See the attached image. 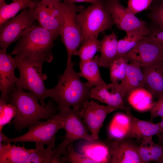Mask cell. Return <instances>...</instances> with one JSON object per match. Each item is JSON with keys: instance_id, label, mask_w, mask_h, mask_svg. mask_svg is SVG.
<instances>
[{"instance_id": "24", "label": "cell", "mask_w": 163, "mask_h": 163, "mask_svg": "<svg viewBox=\"0 0 163 163\" xmlns=\"http://www.w3.org/2000/svg\"><path fill=\"white\" fill-rule=\"evenodd\" d=\"M151 93L145 88H139L132 91L127 97V101L132 107L140 112L150 110L154 102Z\"/></svg>"}, {"instance_id": "3", "label": "cell", "mask_w": 163, "mask_h": 163, "mask_svg": "<svg viewBox=\"0 0 163 163\" xmlns=\"http://www.w3.org/2000/svg\"><path fill=\"white\" fill-rule=\"evenodd\" d=\"M57 37L39 25L34 24L18 40L10 54L17 59L50 63L53 59L54 41Z\"/></svg>"}, {"instance_id": "41", "label": "cell", "mask_w": 163, "mask_h": 163, "mask_svg": "<svg viewBox=\"0 0 163 163\" xmlns=\"http://www.w3.org/2000/svg\"><path fill=\"white\" fill-rule=\"evenodd\" d=\"M64 0H41L43 3H46L48 4H52L57 2H61V1Z\"/></svg>"}, {"instance_id": "33", "label": "cell", "mask_w": 163, "mask_h": 163, "mask_svg": "<svg viewBox=\"0 0 163 163\" xmlns=\"http://www.w3.org/2000/svg\"><path fill=\"white\" fill-rule=\"evenodd\" d=\"M63 155L62 157L63 163H95L84 154L76 152L74 149L72 143L69 144Z\"/></svg>"}, {"instance_id": "21", "label": "cell", "mask_w": 163, "mask_h": 163, "mask_svg": "<svg viewBox=\"0 0 163 163\" xmlns=\"http://www.w3.org/2000/svg\"><path fill=\"white\" fill-rule=\"evenodd\" d=\"M118 41L114 31L110 34L104 35L100 41L99 67L109 68L112 62L117 58Z\"/></svg>"}, {"instance_id": "43", "label": "cell", "mask_w": 163, "mask_h": 163, "mask_svg": "<svg viewBox=\"0 0 163 163\" xmlns=\"http://www.w3.org/2000/svg\"><path fill=\"white\" fill-rule=\"evenodd\" d=\"M161 121L159 122V125L161 128V136H163V117H161Z\"/></svg>"}, {"instance_id": "15", "label": "cell", "mask_w": 163, "mask_h": 163, "mask_svg": "<svg viewBox=\"0 0 163 163\" xmlns=\"http://www.w3.org/2000/svg\"><path fill=\"white\" fill-rule=\"evenodd\" d=\"M110 163H142L137 150V146L130 139H117L108 138Z\"/></svg>"}, {"instance_id": "14", "label": "cell", "mask_w": 163, "mask_h": 163, "mask_svg": "<svg viewBox=\"0 0 163 163\" xmlns=\"http://www.w3.org/2000/svg\"><path fill=\"white\" fill-rule=\"evenodd\" d=\"M16 58L8 53L6 50H0V99L7 102L14 85L18 79L14 74L17 68Z\"/></svg>"}, {"instance_id": "45", "label": "cell", "mask_w": 163, "mask_h": 163, "mask_svg": "<svg viewBox=\"0 0 163 163\" xmlns=\"http://www.w3.org/2000/svg\"><path fill=\"white\" fill-rule=\"evenodd\" d=\"M13 1H15V0H12Z\"/></svg>"}, {"instance_id": "27", "label": "cell", "mask_w": 163, "mask_h": 163, "mask_svg": "<svg viewBox=\"0 0 163 163\" xmlns=\"http://www.w3.org/2000/svg\"><path fill=\"white\" fill-rule=\"evenodd\" d=\"M98 36L93 37L84 42L75 53L74 55L79 57L80 62L92 59L96 53L99 52L100 40L98 39Z\"/></svg>"}, {"instance_id": "38", "label": "cell", "mask_w": 163, "mask_h": 163, "mask_svg": "<svg viewBox=\"0 0 163 163\" xmlns=\"http://www.w3.org/2000/svg\"><path fill=\"white\" fill-rule=\"evenodd\" d=\"M149 28L151 34L145 36V37L160 45L163 48V28L153 26Z\"/></svg>"}, {"instance_id": "16", "label": "cell", "mask_w": 163, "mask_h": 163, "mask_svg": "<svg viewBox=\"0 0 163 163\" xmlns=\"http://www.w3.org/2000/svg\"><path fill=\"white\" fill-rule=\"evenodd\" d=\"M91 97L113 107L115 110L125 111L121 91L117 81H113L102 86H96L91 89Z\"/></svg>"}, {"instance_id": "18", "label": "cell", "mask_w": 163, "mask_h": 163, "mask_svg": "<svg viewBox=\"0 0 163 163\" xmlns=\"http://www.w3.org/2000/svg\"><path fill=\"white\" fill-rule=\"evenodd\" d=\"M141 67L145 79V88L158 99L163 94V61Z\"/></svg>"}, {"instance_id": "25", "label": "cell", "mask_w": 163, "mask_h": 163, "mask_svg": "<svg viewBox=\"0 0 163 163\" xmlns=\"http://www.w3.org/2000/svg\"><path fill=\"white\" fill-rule=\"evenodd\" d=\"M130 127V120L128 115L126 113H117L109 127L110 137L117 139L127 138Z\"/></svg>"}, {"instance_id": "6", "label": "cell", "mask_w": 163, "mask_h": 163, "mask_svg": "<svg viewBox=\"0 0 163 163\" xmlns=\"http://www.w3.org/2000/svg\"><path fill=\"white\" fill-rule=\"evenodd\" d=\"M78 20L82 33V43L99 33L112 30L114 23L111 16L104 3L99 0L78 13Z\"/></svg>"}, {"instance_id": "44", "label": "cell", "mask_w": 163, "mask_h": 163, "mask_svg": "<svg viewBox=\"0 0 163 163\" xmlns=\"http://www.w3.org/2000/svg\"><path fill=\"white\" fill-rule=\"evenodd\" d=\"M7 4L5 0H0V8Z\"/></svg>"}, {"instance_id": "4", "label": "cell", "mask_w": 163, "mask_h": 163, "mask_svg": "<svg viewBox=\"0 0 163 163\" xmlns=\"http://www.w3.org/2000/svg\"><path fill=\"white\" fill-rule=\"evenodd\" d=\"M63 117L59 111L46 121H39L21 136L10 138L3 133H1L0 142L4 144L12 142L39 143L46 145L48 148L52 149L56 147V135L59 130L63 129Z\"/></svg>"}, {"instance_id": "2", "label": "cell", "mask_w": 163, "mask_h": 163, "mask_svg": "<svg viewBox=\"0 0 163 163\" xmlns=\"http://www.w3.org/2000/svg\"><path fill=\"white\" fill-rule=\"evenodd\" d=\"M39 101L31 92H25L14 86L8 103L17 110V115L11 122L15 130L21 132L35 125L40 120L49 119L57 113V107L52 98L44 106L40 105Z\"/></svg>"}, {"instance_id": "42", "label": "cell", "mask_w": 163, "mask_h": 163, "mask_svg": "<svg viewBox=\"0 0 163 163\" xmlns=\"http://www.w3.org/2000/svg\"><path fill=\"white\" fill-rule=\"evenodd\" d=\"M157 136L158 137V143L163 147V136H161V134H159Z\"/></svg>"}, {"instance_id": "30", "label": "cell", "mask_w": 163, "mask_h": 163, "mask_svg": "<svg viewBox=\"0 0 163 163\" xmlns=\"http://www.w3.org/2000/svg\"><path fill=\"white\" fill-rule=\"evenodd\" d=\"M145 36L142 34L126 35L123 38L118 40L117 57L126 56V54Z\"/></svg>"}, {"instance_id": "22", "label": "cell", "mask_w": 163, "mask_h": 163, "mask_svg": "<svg viewBox=\"0 0 163 163\" xmlns=\"http://www.w3.org/2000/svg\"><path fill=\"white\" fill-rule=\"evenodd\" d=\"M22 146L11 145L10 142H0V163H23L34 151Z\"/></svg>"}, {"instance_id": "37", "label": "cell", "mask_w": 163, "mask_h": 163, "mask_svg": "<svg viewBox=\"0 0 163 163\" xmlns=\"http://www.w3.org/2000/svg\"><path fill=\"white\" fill-rule=\"evenodd\" d=\"M149 144L152 161L158 163H163L162 146L158 143H154L152 138L150 139Z\"/></svg>"}, {"instance_id": "34", "label": "cell", "mask_w": 163, "mask_h": 163, "mask_svg": "<svg viewBox=\"0 0 163 163\" xmlns=\"http://www.w3.org/2000/svg\"><path fill=\"white\" fill-rule=\"evenodd\" d=\"M154 0H129L126 10L134 15L149 8Z\"/></svg>"}, {"instance_id": "32", "label": "cell", "mask_w": 163, "mask_h": 163, "mask_svg": "<svg viewBox=\"0 0 163 163\" xmlns=\"http://www.w3.org/2000/svg\"><path fill=\"white\" fill-rule=\"evenodd\" d=\"M17 110L14 105L0 99V130L16 115Z\"/></svg>"}, {"instance_id": "26", "label": "cell", "mask_w": 163, "mask_h": 163, "mask_svg": "<svg viewBox=\"0 0 163 163\" xmlns=\"http://www.w3.org/2000/svg\"><path fill=\"white\" fill-rule=\"evenodd\" d=\"M34 4L32 0H16L0 8V25L15 17L21 10L32 8Z\"/></svg>"}, {"instance_id": "10", "label": "cell", "mask_w": 163, "mask_h": 163, "mask_svg": "<svg viewBox=\"0 0 163 163\" xmlns=\"http://www.w3.org/2000/svg\"><path fill=\"white\" fill-rule=\"evenodd\" d=\"M34 6L30 8L41 27L60 36L63 24L64 6L61 2L48 4L39 0H32Z\"/></svg>"}, {"instance_id": "40", "label": "cell", "mask_w": 163, "mask_h": 163, "mask_svg": "<svg viewBox=\"0 0 163 163\" xmlns=\"http://www.w3.org/2000/svg\"><path fill=\"white\" fill-rule=\"evenodd\" d=\"M99 0H64L70 2L75 3L76 2H88L92 4L96 3L98 2Z\"/></svg>"}, {"instance_id": "36", "label": "cell", "mask_w": 163, "mask_h": 163, "mask_svg": "<svg viewBox=\"0 0 163 163\" xmlns=\"http://www.w3.org/2000/svg\"><path fill=\"white\" fill-rule=\"evenodd\" d=\"M70 143L68 140L64 139L57 146L52 149V163H63L62 155L65 154Z\"/></svg>"}, {"instance_id": "12", "label": "cell", "mask_w": 163, "mask_h": 163, "mask_svg": "<svg viewBox=\"0 0 163 163\" xmlns=\"http://www.w3.org/2000/svg\"><path fill=\"white\" fill-rule=\"evenodd\" d=\"M114 111V108L109 105H100L88 100L84 103L79 114L95 140L99 139L100 129L107 116Z\"/></svg>"}, {"instance_id": "9", "label": "cell", "mask_w": 163, "mask_h": 163, "mask_svg": "<svg viewBox=\"0 0 163 163\" xmlns=\"http://www.w3.org/2000/svg\"><path fill=\"white\" fill-rule=\"evenodd\" d=\"M36 20L31 8L22 10L16 16L0 25V47L6 50L12 43L18 40Z\"/></svg>"}, {"instance_id": "5", "label": "cell", "mask_w": 163, "mask_h": 163, "mask_svg": "<svg viewBox=\"0 0 163 163\" xmlns=\"http://www.w3.org/2000/svg\"><path fill=\"white\" fill-rule=\"evenodd\" d=\"M17 59L20 76L14 87L31 92L39 99L40 104L45 106V100L48 96L44 84L47 76L42 71L43 63Z\"/></svg>"}, {"instance_id": "29", "label": "cell", "mask_w": 163, "mask_h": 163, "mask_svg": "<svg viewBox=\"0 0 163 163\" xmlns=\"http://www.w3.org/2000/svg\"><path fill=\"white\" fill-rule=\"evenodd\" d=\"M129 61L126 56L116 58L111 63L109 69L110 80L121 81L124 78Z\"/></svg>"}, {"instance_id": "11", "label": "cell", "mask_w": 163, "mask_h": 163, "mask_svg": "<svg viewBox=\"0 0 163 163\" xmlns=\"http://www.w3.org/2000/svg\"><path fill=\"white\" fill-rule=\"evenodd\" d=\"M126 56L129 63L148 66L163 61V48L144 36Z\"/></svg>"}, {"instance_id": "28", "label": "cell", "mask_w": 163, "mask_h": 163, "mask_svg": "<svg viewBox=\"0 0 163 163\" xmlns=\"http://www.w3.org/2000/svg\"><path fill=\"white\" fill-rule=\"evenodd\" d=\"M43 144L35 143L34 151L25 160V163H52V149H45Z\"/></svg>"}, {"instance_id": "39", "label": "cell", "mask_w": 163, "mask_h": 163, "mask_svg": "<svg viewBox=\"0 0 163 163\" xmlns=\"http://www.w3.org/2000/svg\"><path fill=\"white\" fill-rule=\"evenodd\" d=\"M151 117L150 121L153 122L156 117H163V94L158 100L154 102L153 105L149 110Z\"/></svg>"}, {"instance_id": "23", "label": "cell", "mask_w": 163, "mask_h": 163, "mask_svg": "<svg viewBox=\"0 0 163 163\" xmlns=\"http://www.w3.org/2000/svg\"><path fill=\"white\" fill-rule=\"evenodd\" d=\"M99 56L96 55L93 59L83 62H79L81 77L85 78L90 85L93 87L96 86H102L106 84L102 78L99 68Z\"/></svg>"}, {"instance_id": "1", "label": "cell", "mask_w": 163, "mask_h": 163, "mask_svg": "<svg viewBox=\"0 0 163 163\" xmlns=\"http://www.w3.org/2000/svg\"><path fill=\"white\" fill-rule=\"evenodd\" d=\"M74 65L72 62L67 66L63 73L59 76L56 85L47 89L48 97L53 100L59 111L71 107L80 111L84 103L91 98L92 87L88 82L81 80L79 73L74 69Z\"/></svg>"}, {"instance_id": "13", "label": "cell", "mask_w": 163, "mask_h": 163, "mask_svg": "<svg viewBox=\"0 0 163 163\" xmlns=\"http://www.w3.org/2000/svg\"><path fill=\"white\" fill-rule=\"evenodd\" d=\"M79 110L72 108L60 111L63 118V129L65 131L64 138L72 143L83 139L88 141H95L79 114Z\"/></svg>"}, {"instance_id": "17", "label": "cell", "mask_w": 163, "mask_h": 163, "mask_svg": "<svg viewBox=\"0 0 163 163\" xmlns=\"http://www.w3.org/2000/svg\"><path fill=\"white\" fill-rule=\"evenodd\" d=\"M125 111L131 122L130 129L127 138L142 141L144 138H152L154 136H157L161 134L159 123H154L136 118L132 114L129 107H126Z\"/></svg>"}, {"instance_id": "20", "label": "cell", "mask_w": 163, "mask_h": 163, "mask_svg": "<svg viewBox=\"0 0 163 163\" xmlns=\"http://www.w3.org/2000/svg\"><path fill=\"white\" fill-rule=\"evenodd\" d=\"M83 154L95 163H110L111 157L108 138L104 140L88 141L81 147Z\"/></svg>"}, {"instance_id": "7", "label": "cell", "mask_w": 163, "mask_h": 163, "mask_svg": "<svg viewBox=\"0 0 163 163\" xmlns=\"http://www.w3.org/2000/svg\"><path fill=\"white\" fill-rule=\"evenodd\" d=\"M64 17L60 31L62 43L67 51V66L72 62V56L77 51L82 43V33L81 25L77 19L78 13L85 8L78 6L74 3L63 1Z\"/></svg>"}, {"instance_id": "8", "label": "cell", "mask_w": 163, "mask_h": 163, "mask_svg": "<svg viewBox=\"0 0 163 163\" xmlns=\"http://www.w3.org/2000/svg\"><path fill=\"white\" fill-rule=\"evenodd\" d=\"M103 2L114 24L119 30L126 32L127 35L142 34L146 36L150 34V29L146 22L128 11L119 0H103Z\"/></svg>"}, {"instance_id": "19", "label": "cell", "mask_w": 163, "mask_h": 163, "mask_svg": "<svg viewBox=\"0 0 163 163\" xmlns=\"http://www.w3.org/2000/svg\"><path fill=\"white\" fill-rule=\"evenodd\" d=\"M120 84L123 98H127L133 90L139 88H145V82L141 67L138 64L129 63L125 76Z\"/></svg>"}, {"instance_id": "46", "label": "cell", "mask_w": 163, "mask_h": 163, "mask_svg": "<svg viewBox=\"0 0 163 163\" xmlns=\"http://www.w3.org/2000/svg\"><path fill=\"white\" fill-rule=\"evenodd\" d=\"M160 0L163 1V0Z\"/></svg>"}, {"instance_id": "35", "label": "cell", "mask_w": 163, "mask_h": 163, "mask_svg": "<svg viewBox=\"0 0 163 163\" xmlns=\"http://www.w3.org/2000/svg\"><path fill=\"white\" fill-rule=\"evenodd\" d=\"M152 138L143 139L141 144L137 146L139 155L142 163H149L152 161L149 147V142Z\"/></svg>"}, {"instance_id": "31", "label": "cell", "mask_w": 163, "mask_h": 163, "mask_svg": "<svg viewBox=\"0 0 163 163\" xmlns=\"http://www.w3.org/2000/svg\"><path fill=\"white\" fill-rule=\"evenodd\" d=\"M149 8L148 16L153 26L163 28V1L154 0Z\"/></svg>"}]
</instances>
